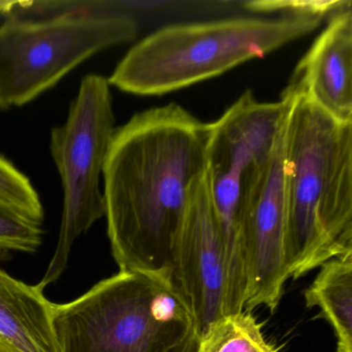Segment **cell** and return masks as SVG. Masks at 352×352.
<instances>
[{
    "label": "cell",
    "instance_id": "1",
    "mask_svg": "<svg viewBox=\"0 0 352 352\" xmlns=\"http://www.w3.org/2000/svg\"><path fill=\"white\" fill-rule=\"evenodd\" d=\"M211 123L177 104L116 127L104 164V217L122 272L173 281L175 254L193 192L208 170Z\"/></svg>",
    "mask_w": 352,
    "mask_h": 352
},
{
    "label": "cell",
    "instance_id": "2",
    "mask_svg": "<svg viewBox=\"0 0 352 352\" xmlns=\"http://www.w3.org/2000/svg\"><path fill=\"white\" fill-rule=\"evenodd\" d=\"M286 261L298 279L352 251V123L286 87Z\"/></svg>",
    "mask_w": 352,
    "mask_h": 352
},
{
    "label": "cell",
    "instance_id": "3",
    "mask_svg": "<svg viewBox=\"0 0 352 352\" xmlns=\"http://www.w3.org/2000/svg\"><path fill=\"white\" fill-rule=\"evenodd\" d=\"M323 18H232L166 26L137 43L109 83L135 96H162L263 58L320 26Z\"/></svg>",
    "mask_w": 352,
    "mask_h": 352
},
{
    "label": "cell",
    "instance_id": "4",
    "mask_svg": "<svg viewBox=\"0 0 352 352\" xmlns=\"http://www.w3.org/2000/svg\"><path fill=\"white\" fill-rule=\"evenodd\" d=\"M53 323L60 352H168L195 329L174 282L122 271L54 304Z\"/></svg>",
    "mask_w": 352,
    "mask_h": 352
},
{
    "label": "cell",
    "instance_id": "5",
    "mask_svg": "<svg viewBox=\"0 0 352 352\" xmlns=\"http://www.w3.org/2000/svg\"><path fill=\"white\" fill-rule=\"evenodd\" d=\"M63 7L43 20L11 13L0 25V109L30 104L90 57L139 36L133 16Z\"/></svg>",
    "mask_w": 352,
    "mask_h": 352
},
{
    "label": "cell",
    "instance_id": "6",
    "mask_svg": "<svg viewBox=\"0 0 352 352\" xmlns=\"http://www.w3.org/2000/svg\"><path fill=\"white\" fill-rule=\"evenodd\" d=\"M290 96L277 102H261L247 90L215 122L208 144L207 177L210 195L221 232L226 263V311L244 309L246 294L240 205L249 175L265 166L284 129Z\"/></svg>",
    "mask_w": 352,
    "mask_h": 352
},
{
    "label": "cell",
    "instance_id": "7",
    "mask_svg": "<svg viewBox=\"0 0 352 352\" xmlns=\"http://www.w3.org/2000/svg\"><path fill=\"white\" fill-rule=\"evenodd\" d=\"M110 87L104 76H86L67 120L51 131L50 152L63 184V209L54 254L38 284L43 289L61 277L76 240L104 217L100 179L116 129Z\"/></svg>",
    "mask_w": 352,
    "mask_h": 352
},
{
    "label": "cell",
    "instance_id": "8",
    "mask_svg": "<svg viewBox=\"0 0 352 352\" xmlns=\"http://www.w3.org/2000/svg\"><path fill=\"white\" fill-rule=\"evenodd\" d=\"M286 126V125H285ZM285 129L265 166L249 175L239 216L245 259L244 311L277 309L289 279L286 261Z\"/></svg>",
    "mask_w": 352,
    "mask_h": 352
},
{
    "label": "cell",
    "instance_id": "9",
    "mask_svg": "<svg viewBox=\"0 0 352 352\" xmlns=\"http://www.w3.org/2000/svg\"><path fill=\"white\" fill-rule=\"evenodd\" d=\"M173 282L188 302L201 335L226 314V263L207 174L199 183L175 254Z\"/></svg>",
    "mask_w": 352,
    "mask_h": 352
},
{
    "label": "cell",
    "instance_id": "10",
    "mask_svg": "<svg viewBox=\"0 0 352 352\" xmlns=\"http://www.w3.org/2000/svg\"><path fill=\"white\" fill-rule=\"evenodd\" d=\"M323 112L352 123V11L329 17V25L302 57L287 86Z\"/></svg>",
    "mask_w": 352,
    "mask_h": 352
},
{
    "label": "cell",
    "instance_id": "11",
    "mask_svg": "<svg viewBox=\"0 0 352 352\" xmlns=\"http://www.w3.org/2000/svg\"><path fill=\"white\" fill-rule=\"evenodd\" d=\"M54 304L40 286L0 269V341L16 352H60L53 323Z\"/></svg>",
    "mask_w": 352,
    "mask_h": 352
},
{
    "label": "cell",
    "instance_id": "12",
    "mask_svg": "<svg viewBox=\"0 0 352 352\" xmlns=\"http://www.w3.org/2000/svg\"><path fill=\"white\" fill-rule=\"evenodd\" d=\"M305 290L307 308L318 307L333 327L336 352H352V251L329 259Z\"/></svg>",
    "mask_w": 352,
    "mask_h": 352
},
{
    "label": "cell",
    "instance_id": "13",
    "mask_svg": "<svg viewBox=\"0 0 352 352\" xmlns=\"http://www.w3.org/2000/svg\"><path fill=\"white\" fill-rule=\"evenodd\" d=\"M197 352H279L252 313L222 315L199 335Z\"/></svg>",
    "mask_w": 352,
    "mask_h": 352
},
{
    "label": "cell",
    "instance_id": "14",
    "mask_svg": "<svg viewBox=\"0 0 352 352\" xmlns=\"http://www.w3.org/2000/svg\"><path fill=\"white\" fill-rule=\"evenodd\" d=\"M43 224L0 199V253L38 251L43 243Z\"/></svg>",
    "mask_w": 352,
    "mask_h": 352
},
{
    "label": "cell",
    "instance_id": "15",
    "mask_svg": "<svg viewBox=\"0 0 352 352\" xmlns=\"http://www.w3.org/2000/svg\"><path fill=\"white\" fill-rule=\"evenodd\" d=\"M0 199L9 204L34 221H44V207L26 175L0 155Z\"/></svg>",
    "mask_w": 352,
    "mask_h": 352
},
{
    "label": "cell",
    "instance_id": "16",
    "mask_svg": "<svg viewBox=\"0 0 352 352\" xmlns=\"http://www.w3.org/2000/svg\"><path fill=\"white\" fill-rule=\"evenodd\" d=\"M253 12H286L287 15L331 17L344 10L351 9L347 0H274V1H250L245 5Z\"/></svg>",
    "mask_w": 352,
    "mask_h": 352
},
{
    "label": "cell",
    "instance_id": "17",
    "mask_svg": "<svg viewBox=\"0 0 352 352\" xmlns=\"http://www.w3.org/2000/svg\"><path fill=\"white\" fill-rule=\"evenodd\" d=\"M199 338V333L193 329L182 341L170 348L168 352H197Z\"/></svg>",
    "mask_w": 352,
    "mask_h": 352
},
{
    "label": "cell",
    "instance_id": "18",
    "mask_svg": "<svg viewBox=\"0 0 352 352\" xmlns=\"http://www.w3.org/2000/svg\"><path fill=\"white\" fill-rule=\"evenodd\" d=\"M20 1H1L0 0V15H9L15 11Z\"/></svg>",
    "mask_w": 352,
    "mask_h": 352
},
{
    "label": "cell",
    "instance_id": "19",
    "mask_svg": "<svg viewBox=\"0 0 352 352\" xmlns=\"http://www.w3.org/2000/svg\"><path fill=\"white\" fill-rule=\"evenodd\" d=\"M0 352H16L15 350L12 349L10 346H8L7 344L3 343V342L0 341Z\"/></svg>",
    "mask_w": 352,
    "mask_h": 352
}]
</instances>
